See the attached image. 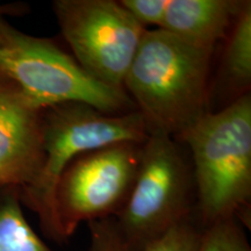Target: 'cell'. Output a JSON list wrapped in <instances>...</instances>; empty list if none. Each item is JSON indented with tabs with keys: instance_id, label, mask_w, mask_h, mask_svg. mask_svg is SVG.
<instances>
[{
	"instance_id": "cell-1",
	"label": "cell",
	"mask_w": 251,
	"mask_h": 251,
	"mask_svg": "<svg viewBox=\"0 0 251 251\" xmlns=\"http://www.w3.org/2000/svg\"><path fill=\"white\" fill-rule=\"evenodd\" d=\"M213 50L163 29H147L124 80V90L149 134L180 136L207 112Z\"/></svg>"
},
{
	"instance_id": "cell-2",
	"label": "cell",
	"mask_w": 251,
	"mask_h": 251,
	"mask_svg": "<svg viewBox=\"0 0 251 251\" xmlns=\"http://www.w3.org/2000/svg\"><path fill=\"white\" fill-rule=\"evenodd\" d=\"M188 150L197 186V219L202 228L236 218L250 227L251 96L218 112L207 111L178 137Z\"/></svg>"
},
{
	"instance_id": "cell-3",
	"label": "cell",
	"mask_w": 251,
	"mask_h": 251,
	"mask_svg": "<svg viewBox=\"0 0 251 251\" xmlns=\"http://www.w3.org/2000/svg\"><path fill=\"white\" fill-rule=\"evenodd\" d=\"M197 218V186L190 153L180 140L149 134L129 199L117 220L126 243L142 251L172 227Z\"/></svg>"
},
{
	"instance_id": "cell-4",
	"label": "cell",
	"mask_w": 251,
	"mask_h": 251,
	"mask_svg": "<svg viewBox=\"0 0 251 251\" xmlns=\"http://www.w3.org/2000/svg\"><path fill=\"white\" fill-rule=\"evenodd\" d=\"M149 131L137 111L111 114L83 102H65L45 109L43 149L46 159L39 181L21 202L40 219L43 233L62 243L54 212V196L64 169L83 153L112 146L143 143Z\"/></svg>"
},
{
	"instance_id": "cell-5",
	"label": "cell",
	"mask_w": 251,
	"mask_h": 251,
	"mask_svg": "<svg viewBox=\"0 0 251 251\" xmlns=\"http://www.w3.org/2000/svg\"><path fill=\"white\" fill-rule=\"evenodd\" d=\"M0 74L40 107L83 102L111 114L136 111L126 91L91 77L54 41L28 35L0 17Z\"/></svg>"
},
{
	"instance_id": "cell-6",
	"label": "cell",
	"mask_w": 251,
	"mask_h": 251,
	"mask_svg": "<svg viewBox=\"0 0 251 251\" xmlns=\"http://www.w3.org/2000/svg\"><path fill=\"white\" fill-rule=\"evenodd\" d=\"M143 143L124 142L92 150L78 156L64 169L54 196L55 220L62 243L83 222L120 214L133 191Z\"/></svg>"
},
{
	"instance_id": "cell-7",
	"label": "cell",
	"mask_w": 251,
	"mask_h": 251,
	"mask_svg": "<svg viewBox=\"0 0 251 251\" xmlns=\"http://www.w3.org/2000/svg\"><path fill=\"white\" fill-rule=\"evenodd\" d=\"M52 9L78 64L100 83L125 91L146 28L117 0H55Z\"/></svg>"
},
{
	"instance_id": "cell-8",
	"label": "cell",
	"mask_w": 251,
	"mask_h": 251,
	"mask_svg": "<svg viewBox=\"0 0 251 251\" xmlns=\"http://www.w3.org/2000/svg\"><path fill=\"white\" fill-rule=\"evenodd\" d=\"M45 108L18 84L0 74V186H14L20 196L37 184L45 165Z\"/></svg>"
},
{
	"instance_id": "cell-9",
	"label": "cell",
	"mask_w": 251,
	"mask_h": 251,
	"mask_svg": "<svg viewBox=\"0 0 251 251\" xmlns=\"http://www.w3.org/2000/svg\"><path fill=\"white\" fill-rule=\"evenodd\" d=\"M241 0H169L161 29L172 35L214 50L227 36L242 9Z\"/></svg>"
},
{
	"instance_id": "cell-10",
	"label": "cell",
	"mask_w": 251,
	"mask_h": 251,
	"mask_svg": "<svg viewBox=\"0 0 251 251\" xmlns=\"http://www.w3.org/2000/svg\"><path fill=\"white\" fill-rule=\"evenodd\" d=\"M0 251H54L28 224L14 186H0Z\"/></svg>"
},
{
	"instance_id": "cell-11",
	"label": "cell",
	"mask_w": 251,
	"mask_h": 251,
	"mask_svg": "<svg viewBox=\"0 0 251 251\" xmlns=\"http://www.w3.org/2000/svg\"><path fill=\"white\" fill-rule=\"evenodd\" d=\"M222 59L225 80L235 90L249 93L251 83V2H244L230 28Z\"/></svg>"
},
{
	"instance_id": "cell-12",
	"label": "cell",
	"mask_w": 251,
	"mask_h": 251,
	"mask_svg": "<svg viewBox=\"0 0 251 251\" xmlns=\"http://www.w3.org/2000/svg\"><path fill=\"white\" fill-rule=\"evenodd\" d=\"M197 251H251V248L240 220L228 218L203 228Z\"/></svg>"
},
{
	"instance_id": "cell-13",
	"label": "cell",
	"mask_w": 251,
	"mask_h": 251,
	"mask_svg": "<svg viewBox=\"0 0 251 251\" xmlns=\"http://www.w3.org/2000/svg\"><path fill=\"white\" fill-rule=\"evenodd\" d=\"M202 230L203 228L197 218L187 219L172 227L142 251H197L201 241Z\"/></svg>"
},
{
	"instance_id": "cell-14",
	"label": "cell",
	"mask_w": 251,
	"mask_h": 251,
	"mask_svg": "<svg viewBox=\"0 0 251 251\" xmlns=\"http://www.w3.org/2000/svg\"><path fill=\"white\" fill-rule=\"evenodd\" d=\"M89 251H133L126 243L115 218L89 222Z\"/></svg>"
},
{
	"instance_id": "cell-15",
	"label": "cell",
	"mask_w": 251,
	"mask_h": 251,
	"mask_svg": "<svg viewBox=\"0 0 251 251\" xmlns=\"http://www.w3.org/2000/svg\"><path fill=\"white\" fill-rule=\"evenodd\" d=\"M120 4L146 29L148 26L161 29L169 0H120Z\"/></svg>"
},
{
	"instance_id": "cell-16",
	"label": "cell",
	"mask_w": 251,
	"mask_h": 251,
	"mask_svg": "<svg viewBox=\"0 0 251 251\" xmlns=\"http://www.w3.org/2000/svg\"><path fill=\"white\" fill-rule=\"evenodd\" d=\"M29 7L24 2H13V4H1L0 5V17H21L28 13Z\"/></svg>"
}]
</instances>
